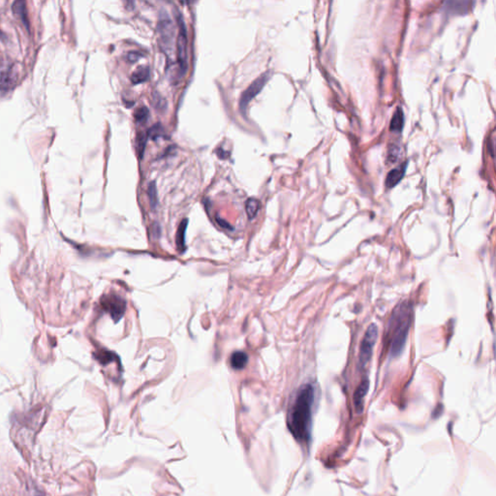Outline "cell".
I'll use <instances>...</instances> for the list:
<instances>
[{
    "mask_svg": "<svg viewBox=\"0 0 496 496\" xmlns=\"http://www.w3.org/2000/svg\"><path fill=\"white\" fill-rule=\"evenodd\" d=\"M17 71L15 64L2 62L0 64V91H8L17 81Z\"/></svg>",
    "mask_w": 496,
    "mask_h": 496,
    "instance_id": "ba28073f",
    "label": "cell"
},
{
    "mask_svg": "<svg viewBox=\"0 0 496 496\" xmlns=\"http://www.w3.org/2000/svg\"><path fill=\"white\" fill-rule=\"evenodd\" d=\"M370 389V380L364 378L356 390L354 394V403L358 413H361L363 410V400Z\"/></svg>",
    "mask_w": 496,
    "mask_h": 496,
    "instance_id": "9c48e42d",
    "label": "cell"
},
{
    "mask_svg": "<svg viewBox=\"0 0 496 496\" xmlns=\"http://www.w3.org/2000/svg\"><path fill=\"white\" fill-rule=\"evenodd\" d=\"M403 124H404V115H403L402 110H401L400 108H398L397 109V111L395 112L394 117H393L392 120H391V126H390V129H391V131H393V132L399 133V132H401V131H402Z\"/></svg>",
    "mask_w": 496,
    "mask_h": 496,
    "instance_id": "4fadbf2b",
    "label": "cell"
},
{
    "mask_svg": "<svg viewBox=\"0 0 496 496\" xmlns=\"http://www.w3.org/2000/svg\"><path fill=\"white\" fill-rule=\"evenodd\" d=\"M406 168H407V163H403L389 172L386 179V186L388 188L395 187L401 181L405 175Z\"/></svg>",
    "mask_w": 496,
    "mask_h": 496,
    "instance_id": "30bf717a",
    "label": "cell"
},
{
    "mask_svg": "<svg viewBox=\"0 0 496 496\" xmlns=\"http://www.w3.org/2000/svg\"><path fill=\"white\" fill-rule=\"evenodd\" d=\"M248 361V356L243 351H235L230 357V364L234 370H243Z\"/></svg>",
    "mask_w": 496,
    "mask_h": 496,
    "instance_id": "8fae6325",
    "label": "cell"
},
{
    "mask_svg": "<svg viewBox=\"0 0 496 496\" xmlns=\"http://www.w3.org/2000/svg\"><path fill=\"white\" fill-rule=\"evenodd\" d=\"M13 10L15 14L19 16L23 20L27 21V9H26V4L24 2H15L13 5Z\"/></svg>",
    "mask_w": 496,
    "mask_h": 496,
    "instance_id": "44dd1931",
    "label": "cell"
},
{
    "mask_svg": "<svg viewBox=\"0 0 496 496\" xmlns=\"http://www.w3.org/2000/svg\"><path fill=\"white\" fill-rule=\"evenodd\" d=\"M270 77H271L270 73H264L263 75L259 76L255 81H253L252 83L243 92L241 99H240V110L243 113V115H245V111L247 109V106L261 92L264 87L266 85L267 81H269Z\"/></svg>",
    "mask_w": 496,
    "mask_h": 496,
    "instance_id": "8992f818",
    "label": "cell"
},
{
    "mask_svg": "<svg viewBox=\"0 0 496 496\" xmlns=\"http://www.w3.org/2000/svg\"><path fill=\"white\" fill-rule=\"evenodd\" d=\"M154 105L156 110H165L166 108V101L162 99V97L158 94H154Z\"/></svg>",
    "mask_w": 496,
    "mask_h": 496,
    "instance_id": "7402d4cb",
    "label": "cell"
},
{
    "mask_svg": "<svg viewBox=\"0 0 496 496\" xmlns=\"http://www.w3.org/2000/svg\"><path fill=\"white\" fill-rule=\"evenodd\" d=\"M147 142V135L144 132H139L136 136V152L139 155L140 159L143 158L145 149V145Z\"/></svg>",
    "mask_w": 496,
    "mask_h": 496,
    "instance_id": "e0dca14e",
    "label": "cell"
},
{
    "mask_svg": "<svg viewBox=\"0 0 496 496\" xmlns=\"http://www.w3.org/2000/svg\"><path fill=\"white\" fill-rule=\"evenodd\" d=\"M188 225V220L184 219L181 221V224L179 226V229L177 231L176 235V244L178 248L183 251L185 249V234H186V229Z\"/></svg>",
    "mask_w": 496,
    "mask_h": 496,
    "instance_id": "5bb4252c",
    "label": "cell"
},
{
    "mask_svg": "<svg viewBox=\"0 0 496 496\" xmlns=\"http://www.w3.org/2000/svg\"><path fill=\"white\" fill-rule=\"evenodd\" d=\"M149 76H150V71L148 67L140 66L131 75V81L134 84H139L147 81L149 79Z\"/></svg>",
    "mask_w": 496,
    "mask_h": 496,
    "instance_id": "9a60e30c",
    "label": "cell"
},
{
    "mask_svg": "<svg viewBox=\"0 0 496 496\" xmlns=\"http://www.w3.org/2000/svg\"><path fill=\"white\" fill-rule=\"evenodd\" d=\"M413 306L410 301L399 304L389 320L387 334L385 335L389 345V355L398 357L404 349L406 340L412 325Z\"/></svg>",
    "mask_w": 496,
    "mask_h": 496,
    "instance_id": "7a4b0ae2",
    "label": "cell"
},
{
    "mask_svg": "<svg viewBox=\"0 0 496 496\" xmlns=\"http://www.w3.org/2000/svg\"><path fill=\"white\" fill-rule=\"evenodd\" d=\"M315 401V389L311 384L298 389L288 413L289 430L301 444H308L311 435L312 409Z\"/></svg>",
    "mask_w": 496,
    "mask_h": 496,
    "instance_id": "6da1fadb",
    "label": "cell"
},
{
    "mask_svg": "<svg viewBox=\"0 0 496 496\" xmlns=\"http://www.w3.org/2000/svg\"><path fill=\"white\" fill-rule=\"evenodd\" d=\"M146 135H147V138H152V140H154V141L158 140L159 138L164 136V129H163L162 125L160 123L154 124V126L148 129Z\"/></svg>",
    "mask_w": 496,
    "mask_h": 496,
    "instance_id": "d6986e66",
    "label": "cell"
},
{
    "mask_svg": "<svg viewBox=\"0 0 496 496\" xmlns=\"http://www.w3.org/2000/svg\"><path fill=\"white\" fill-rule=\"evenodd\" d=\"M377 338H378V327L376 324H371L363 335L361 347H360L359 366L361 369L364 368L370 362Z\"/></svg>",
    "mask_w": 496,
    "mask_h": 496,
    "instance_id": "5b68a950",
    "label": "cell"
},
{
    "mask_svg": "<svg viewBox=\"0 0 496 496\" xmlns=\"http://www.w3.org/2000/svg\"><path fill=\"white\" fill-rule=\"evenodd\" d=\"M260 209V201L256 198H249L245 203V210L249 219H253L257 215Z\"/></svg>",
    "mask_w": 496,
    "mask_h": 496,
    "instance_id": "2e32d148",
    "label": "cell"
},
{
    "mask_svg": "<svg viewBox=\"0 0 496 496\" xmlns=\"http://www.w3.org/2000/svg\"><path fill=\"white\" fill-rule=\"evenodd\" d=\"M217 222L220 224V226H222V227H224V228H231V229H232V227L230 226V224H229V223H226V222H224V220H222V219H220V218H218V217H217Z\"/></svg>",
    "mask_w": 496,
    "mask_h": 496,
    "instance_id": "cb8c5ba5",
    "label": "cell"
},
{
    "mask_svg": "<svg viewBox=\"0 0 496 496\" xmlns=\"http://www.w3.org/2000/svg\"><path fill=\"white\" fill-rule=\"evenodd\" d=\"M470 5H472V2H465V1H450L445 3V8L449 13H455V14H464L469 9Z\"/></svg>",
    "mask_w": 496,
    "mask_h": 496,
    "instance_id": "7c38bea8",
    "label": "cell"
},
{
    "mask_svg": "<svg viewBox=\"0 0 496 496\" xmlns=\"http://www.w3.org/2000/svg\"><path fill=\"white\" fill-rule=\"evenodd\" d=\"M158 35H159V45L163 52L167 56H171L174 53V46H175V35H176V27L169 15L162 11L159 21H158Z\"/></svg>",
    "mask_w": 496,
    "mask_h": 496,
    "instance_id": "3957f363",
    "label": "cell"
},
{
    "mask_svg": "<svg viewBox=\"0 0 496 496\" xmlns=\"http://www.w3.org/2000/svg\"><path fill=\"white\" fill-rule=\"evenodd\" d=\"M147 195H148V198H149L150 207L154 209V208L157 207V204H158L157 187H156V183H155L154 181H152V182L148 184V188H147Z\"/></svg>",
    "mask_w": 496,
    "mask_h": 496,
    "instance_id": "ac0fdd59",
    "label": "cell"
},
{
    "mask_svg": "<svg viewBox=\"0 0 496 496\" xmlns=\"http://www.w3.org/2000/svg\"><path fill=\"white\" fill-rule=\"evenodd\" d=\"M149 116V111L146 107H140L137 109L134 113V118L138 123L144 122Z\"/></svg>",
    "mask_w": 496,
    "mask_h": 496,
    "instance_id": "ffe728a7",
    "label": "cell"
},
{
    "mask_svg": "<svg viewBox=\"0 0 496 496\" xmlns=\"http://www.w3.org/2000/svg\"><path fill=\"white\" fill-rule=\"evenodd\" d=\"M101 303H102L103 308L111 314L112 318L115 320V322L118 323V320L123 316L124 312H125V309H126L125 301L122 298H119L117 295L112 294V295H109V296H106L105 298H102Z\"/></svg>",
    "mask_w": 496,
    "mask_h": 496,
    "instance_id": "52a82bcc",
    "label": "cell"
},
{
    "mask_svg": "<svg viewBox=\"0 0 496 496\" xmlns=\"http://www.w3.org/2000/svg\"><path fill=\"white\" fill-rule=\"evenodd\" d=\"M35 496H44V494H42V493H37L36 495Z\"/></svg>",
    "mask_w": 496,
    "mask_h": 496,
    "instance_id": "d4e9b609",
    "label": "cell"
},
{
    "mask_svg": "<svg viewBox=\"0 0 496 496\" xmlns=\"http://www.w3.org/2000/svg\"><path fill=\"white\" fill-rule=\"evenodd\" d=\"M142 56H143V54L141 53H138V52H130L129 54H127V58L131 63H134L136 61H138Z\"/></svg>",
    "mask_w": 496,
    "mask_h": 496,
    "instance_id": "603a6c76",
    "label": "cell"
},
{
    "mask_svg": "<svg viewBox=\"0 0 496 496\" xmlns=\"http://www.w3.org/2000/svg\"><path fill=\"white\" fill-rule=\"evenodd\" d=\"M177 23L179 27V34L176 42V53H177V60L179 64V74L180 77H183L188 69L187 62V32L183 18L179 13L177 16Z\"/></svg>",
    "mask_w": 496,
    "mask_h": 496,
    "instance_id": "277c9868",
    "label": "cell"
}]
</instances>
